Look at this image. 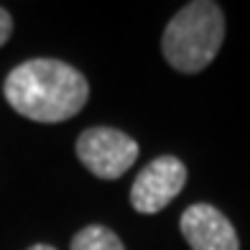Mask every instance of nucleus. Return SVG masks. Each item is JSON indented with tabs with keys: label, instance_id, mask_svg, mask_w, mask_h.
<instances>
[{
	"label": "nucleus",
	"instance_id": "nucleus-2",
	"mask_svg": "<svg viewBox=\"0 0 250 250\" xmlns=\"http://www.w3.org/2000/svg\"><path fill=\"white\" fill-rule=\"evenodd\" d=\"M225 41V16L212 0L187 3L168 21L161 39L164 59L181 74H197L214 62Z\"/></svg>",
	"mask_w": 250,
	"mask_h": 250
},
{
	"label": "nucleus",
	"instance_id": "nucleus-5",
	"mask_svg": "<svg viewBox=\"0 0 250 250\" xmlns=\"http://www.w3.org/2000/svg\"><path fill=\"white\" fill-rule=\"evenodd\" d=\"M181 235L191 250H240L232 222L212 204H191L181 214Z\"/></svg>",
	"mask_w": 250,
	"mask_h": 250
},
{
	"label": "nucleus",
	"instance_id": "nucleus-7",
	"mask_svg": "<svg viewBox=\"0 0 250 250\" xmlns=\"http://www.w3.org/2000/svg\"><path fill=\"white\" fill-rule=\"evenodd\" d=\"M10 33H13V18L5 8H0V46L10 39Z\"/></svg>",
	"mask_w": 250,
	"mask_h": 250
},
{
	"label": "nucleus",
	"instance_id": "nucleus-1",
	"mask_svg": "<svg viewBox=\"0 0 250 250\" xmlns=\"http://www.w3.org/2000/svg\"><path fill=\"white\" fill-rule=\"evenodd\" d=\"M3 95L18 115L33 123H64L89 100L82 72L59 59H28L8 72Z\"/></svg>",
	"mask_w": 250,
	"mask_h": 250
},
{
	"label": "nucleus",
	"instance_id": "nucleus-3",
	"mask_svg": "<svg viewBox=\"0 0 250 250\" xmlns=\"http://www.w3.org/2000/svg\"><path fill=\"white\" fill-rule=\"evenodd\" d=\"M77 158L97 179H120L138 158V143L123 130L95 125L79 133Z\"/></svg>",
	"mask_w": 250,
	"mask_h": 250
},
{
	"label": "nucleus",
	"instance_id": "nucleus-6",
	"mask_svg": "<svg viewBox=\"0 0 250 250\" xmlns=\"http://www.w3.org/2000/svg\"><path fill=\"white\" fill-rule=\"evenodd\" d=\"M72 250H125V245L110 227L87 225L72 237Z\"/></svg>",
	"mask_w": 250,
	"mask_h": 250
},
{
	"label": "nucleus",
	"instance_id": "nucleus-4",
	"mask_svg": "<svg viewBox=\"0 0 250 250\" xmlns=\"http://www.w3.org/2000/svg\"><path fill=\"white\" fill-rule=\"evenodd\" d=\"M187 184V166L176 156H158L135 176L130 207L141 214H156L171 204Z\"/></svg>",
	"mask_w": 250,
	"mask_h": 250
},
{
	"label": "nucleus",
	"instance_id": "nucleus-8",
	"mask_svg": "<svg viewBox=\"0 0 250 250\" xmlns=\"http://www.w3.org/2000/svg\"><path fill=\"white\" fill-rule=\"evenodd\" d=\"M28 250H56L54 245H46V243H39V245H33V248H28Z\"/></svg>",
	"mask_w": 250,
	"mask_h": 250
}]
</instances>
